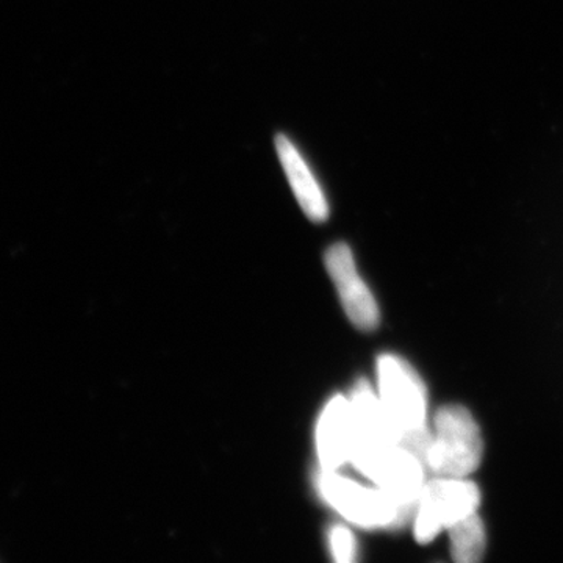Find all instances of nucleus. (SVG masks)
<instances>
[{
	"mask_svg": "<svg viewBox=\"0 0 563 563\" xmlns=\"http://www.w3.org/2000/svg\"><path fill=\"white\" fill-rule=\"evenodd\" d=\"M479 504V488L465 477L429 481L422 488L415 514V537L420 543L432 542L443 529L476 514Z\"/></svg>",
	"mask_w": 563,
	"mask_h": 563,
	"instance_id": "obj_3",
	"label": "nucleus"
},
{
	"mask_svg": "<svg viewBox=\"0 0 563 563\" xmlns=\"http://www.w3.org/2000/svg\"><path fill=\"white\" fill-rule=\"evenodd\" d=\"M322 499L333 507L350 523L365 529L398 528L413 517L415 510L383 490L369 488L339 476L336 472L321 470L317 481Z\"/></svg>",
	"mask_w": 563,
	"mask_h": 563,
	"instance_id": "obj_2",
	"label": "nucleus"
},
{
	"mask_svg": "<svg viewBox=\"0 0 563 563\" xmlns=\"http://www.w3.org/2000/svg\"><path fill=\"white\" fill-rule=\"evenodd\" d=\"M324 262L352 324L361 331H374L379 325V307L357 272L351 247L344 243L333 244L325 252Z\"/></svg>",
	"mask_w": 563,
	"mask_h": 563,
	"instance_id": "obj_5",
	"label": "nucleus"
},
{
	"mask_svg": "<svg viewBox=\"0 0 563 563\" xmlns=\"http://www.w3.org/2000/svg\"><path fill=\"white\" fill-rule=\"evenodd\" d=\"M377 374L380 402L399 439L428 426V391L412 366L398 355L384 354L377 361Z\"/></svg>",
	"mask_w": 563,
	"mask_h": 563,
	"instance_id": "obj_4",
	"label": "nucleus"
},
{
	"mask_svg": "<svg viewBox=\"0 0 563 563\" xmlns=\"http://www.w3.org/2000/svg\"><path fill=\"white\" fill-rule=\"evenodd\" d=\"M355 443L350 398L333 396L322 410L317 428V451L321 470L336 472L351 463Z\"/></svg>",
	"mask_w": 563,
	"mask_h": 563,
	"instance_id": "obj_6",
	"label": "nucleus"
},
{
	"mask_svg": "<svg viewBox=\"0 0 563 563\" xmlns=\"http://www.w3.org/2000/svg\"><path fill=\"white\" fill-rule=\"evenodd\" d=\"M483 433L462 406H444L433 418L432 443L426 470L437 477H466L483 461Z\"/></svg>",
	"mask_w": 563,
	"mask_h": 563,
	"instance_id": "obj_1",
	"label": "nucleus"
},
{
	"mask_svg": "<svg viewBox=\"0 0 563 563\" xmlns=\"http://www.w3.org/2000/svg\"><path fill=\"white\" fill-rule=\"evenodd\" d=\"M329 543L333 559L340 563H351L355 561L357 555V542H355L354 533L344 526H335L329 533Z\"/></svg>",
	"mask_w": 563,
	"mask_h": 563,
	"instance_id": "obj_9",
	"label": "nucleus"
},
{
	"mask_svg": "<svg viewBox=\"0 0 563 563\" xmlns=\"http://www.w3.org/2000/svg\"><path fill=\"white\" fill-rule=\"evenodd\" d=\"M276 150L292 195H295L296 201H298L306 217L313 222L328 221V199H325L320 181L314 177L301 152L285 135L276 136Z\"/></svg>",
	"mask_w": 563,
	"mask_h": 563,
	"instance_id": "obj_7",
	"label": "nucleus"
},
{
	"mask_svg": "<svg viewBox=\"0 0 563 563\" xmlns=\"http://www.w3.org/2000/svg\"><path fill=\"white\" fill-rule=\"evenodd\" d=\"M451 554L457 563H476L483 559L487 540L479 515L472 514L451 526Z\"/></svg>",
	"mask_w": 563,
	"mask_h": 563,
	"instance_id": "obj_8",
	"label": "nucleus"
}]
</instances>
